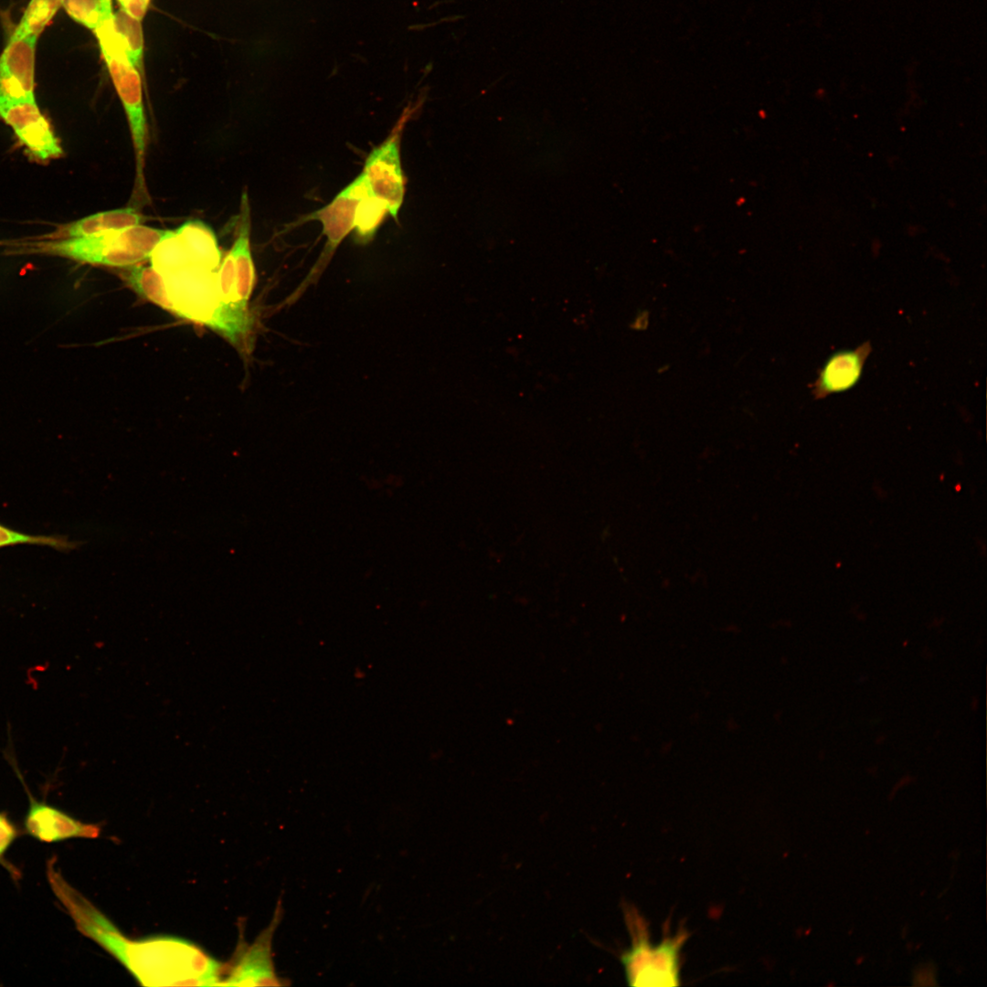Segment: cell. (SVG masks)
<instances>
[{
	"label": "cell",
	"mask_w": 987,
	"mask_h": 987,
	"mask_svg": "<svg viewBox=\"0 0 987 987\" xmlns=\"http://www.w3.org/2000/svg\"><path fill=\"white\" fill-rule=\"evenodd\" d=\"M871 350V344L867 341L854 349L840 350L832 354L812 385L813 397L822 399L854 387L862 377Z\"/></svg>",
	"instance_id": "obj_11"
},
{
	"label": "cell",
	"mask_w": 987,
	"mask_h": 987,
	"mask_svg": "<svg viewBox=\"0 0 987 987\" xmlns=\"http://www.w3.org/2000/svg\"><path fill=\"white\" fill-rule=\"evenodd\" d=\"M409 116L410 111L406 109L389 135L368 154L361 172L372 196L378 200L396 220L405 193L400 141Z\"/></svg>",
	"instance_id": "obj_8"
},
{
	"label": "cell",
	"mask_w": 987,
	"mask_h": 987,
	"mask_svg": "<svg viewBox=\"0 0 987 987\" xmlns=\"http://www.w3.org/2000/svg\"><path fill=\"white\" fill-rule=\"evenodd\" d=\"M46 874L77 929L119 960L142 985H219L225 964L197 945L170 936L131 939L71 886L56 865L48 866Z\"/></svg>",
	"instance_id": "obj_1"
},
{
	"label": "cell",
	"mask_w": 987,
	"mask_h": 987,
	"mask_svg": "<svg viewBox=\"0 0 987 987\" xmlns=\"http://www.w3.org/2000/svg\"><path fill=\"white\" fill-rule=\"evenodd\" d=\"M283 917L281 900L279 899L270 924L247 944L242 937L233 959L225 964L220 986H287L289 979L276 972L272 957L274 933Z\"/></svg>",
	"instance_id": "obj_7"
},
{
	"label": "cell",
	"mask_w": 987,
	"mask_h": 987,
	"mask_svg": "<svg viewBox=\"0 0 987 987\" xmlns=\"http://www.w3.org/2000/svg\"><path fill=\"white\" fill-rule=\"evenodd\" d=\"M17 834L15 825L5 813L0 812V859L16 839Z\"/></svg>",
	"instance_id": "obj_18"
},
{
	"label": "cell",
	"mask_w": 987,
	"mask_h": 987,
	"mask_svg": "<svg viewBox=\"0 0 987 987\" xmlns=\"http://www.w3.org/2000/svg\"><path fill=\"white\" fill-rule=\"evenodd\" d=\"M369 195L371 194L368 186L360 173L329 204L294 223L300 225L311 220L319 221L323 227L322 233L326 237V242L315 264L299 286L288 296L285 303L293 304L310 286L318 281L341 242L352 230L356 229L360 204Z\"/></svg>",
	"instance_id": "obj_6"
},
{
	"label": "cell",
	"mask_w": 987,
	"mask_h": 987,
	"mask_svg": "<svg viewBox=\"0 0 987 987\" xmlns=\"http://www.w3.org/2000/svg\"><path fill=\"white\" fill-rule=\"evenodd\" d=\"M61 5L62 0H31L14 35L37 37Z\"/></svg>",
	"instance_id": "obj_15"
},
{
	"label": "cell",
	"mask_w": 987,
	"mask_h": 987,
	"mask_svg": "<svg viewBox=\"0 0 987 987\" xmlns=\"http://www.w3.org/2000/svg\"><path fill=\"white\" fill-rule=\"evenodd\" d=\"M28 796L29 808L24 825L27 833L38 841L55 843L69 838L99 836V826L84 823L59 809L35 800L30 793Z\"/></svg>",
	"instance_id": "obj_10"
},
{
	"label": "cell",
	"mask_w": 987,
	"mask_h": 987,
	"mask_svg": "<svg viewBox=\"0 0 987 987\" xmlns=\"http://www.w3.org/2000/svg\"><path fill=\"white\" fill-rule=\"evenodd\" d=\"M217 271L189 262L161 274L165 290L163 309L211 328L233 345H241L250 334L252 317L249 310L222 301Z\"/></svg>",
	"instance_id": "obj_2"
},
{
	"label": "cell",
	"mask_w": 987,
	"mask_h": 987,
	"mask_svg": "<svg viewBox=\"0 0 987 987\" xmlns=\"http://www.w3.org/2000/svg\"><path fill=\"white\" fill-rule=\"evenodd\" d=\"M16 545H40L58 549H69L74 547L72 542L60 536L28 535L0 524V548Z\"/></svg>",
	"instance_id": "obj_16"
},
{
	"label": "cell",
	"mask_w": 987,
	"mask_h": 987,
	"mask_svg": "<svg viewBox=\"0 0 987 987\" xmlns=\"http://www.w3.org/2000/svg\"><path fill=\"white\" fill-rule=\"evenodd\" d=\"M113 25L130 62L140 70L143 65V36L141 21L120 8L113 14Z\"/></svg>",
	"instance_id": "obj_14"
},
{
	"label": "cell",
	"mask_w": 987,
	"mask_h": 987,
	"mask_svg": "<svg viewBox=\"0 0 987 987\" xmlns=\"http://www.w3.org/2000/svg\"><path fill=\"white\" fill-rule=\"evenodd\" d=\"M168 229L143 225L84 237L66 239L30 238L5 241L16 253L60 256L80 262L129 268L150 259Z\"/></svg>",
	"instance_id": "obj_3"
},
{
	"label": "cell",
	"mask_w": 987,
	"mask_h": 987,
	"mask_svg": "<svg viewBox=\"0 0 987 987\" xmlns=\"http://www.w3.org/2000/svg\"><path fill=\"white\" fill-rule=\"evenodd\" d=\"M37 38L13 34L0 56V109L35 100Z\"/></svg>",
	"instance_id": "obj_9"
},
{
	"label": "cell",
	"mask_w": 987,
	"mask_h": 987,
	"mask_svg": "<svg viewBox=\"0 0 987 987\" xmlns=\"http://www.w3.org/2000/svg\"><path fill=\"white\" fill-rule=\"evenodd\" d=\"M94 33L127 117L135 154L134 195L143 197L146 195L144 164L148 140L143 80L121 45L114 28L113 16L104 18Z\"/></svg>",
	"instance_id": "obj_4"
},
{
	"label": "cell",
	"mask_w": 987,
	"mask_h": 987,
	"mask_svg": "<svg viewBox=\"0 0 987 987\" xmlns=\"http://www.w3.org/2000/svg\"><path fill=\"white\" fill-rule=\"evenodd\" d=\"M191 263L218 271L221 262L215 233L201 220H188L175 229Z\"/></svg>",
	"instance_id": "obj_13"
},
{
	"label": "cell",
	"mask_w": 987,
	"mask_h": 987,
	"mask_svg": "<svg viewBox=\"0 0 987 987\" xmlns=\"http://www.w3.org/2000/svg\"><path fill=\"white\" fill-rule=\"evenodd\" d=\"M144 218L134 207H128L98 212L76 221L59 225L58 228L40 238L66 239L84 237L111 230L125 229L141 225Z\"/></svg>",
	"instance_id": "obj_12"
},
{
	"label": "cell",
	"mask_w": 987,
	"mask_h": 987,
	"mask_svg": "<svg viewBox=\"0 0 987 987\" xmlns=\"http://www.w3.org/2000/svg\"><path fill=\"white\" fill-rule=\"evenodd\" d=\"M625 922L631 943L621 956L627 982L635 987L677 986L681 983V951L688 934L680 929L658 944L650 938L644 918L632 907H625Z\"/></svg>",
	"instance_id": "obj_5"
},
{
	"label": "cell",
	"mask_w": 987,
	"mask_h": 987,
	"mask_svg": "<svg viewBox=\"0 0 987 987\" xmlns=\"http://www.w3.org/2000/svg\"><path fill=\"white\" fill-rule=\"evenodd\" d=\"M68 15L76 22L95 30L101 20L112 14H105L100 0H62Z\"/></svg>",
	"instance_id": "obj_17"
},
{
	"label": "cell",
	"mask_w": 987,
	"mask_h": 987,
	"mask_svg": "<svg viewBox=\"0 0 987 987\" xmlns=\"http://www.w3.org/2000/svg\"><path fill=\"white\" fill-rule=\"evenodd\" d=\"M121 8L127 12L131 16L137 20L142 21L144 17L150 0H117Z\"/></svg>",
	"instance_id": "obj_19"
}]
</instances>
